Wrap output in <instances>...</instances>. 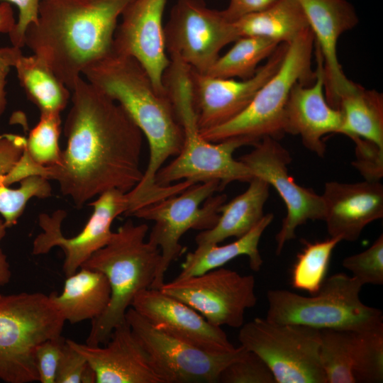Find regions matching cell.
Wrapping results in <instances>:
<instances>
[{"instance_id":"cell-1","label":"cell","mask_w":383,"mask_h":383,"mask_svg":"<svg viewBox=\"0 0 383 383\" xmlns=\"http://www.w3.org/2000/svg\"><path fill=\"white\" fill-rule=\"evenodd\" d=\"M70 99L66 148L44 177L79 209L111 189L129 192L143 177L141 131L118 103L82 77Z\"/></svg>"},{"instance_id":"cell-2","label":"cell","mask_w":383,"mask_h":383,"mask_svg":"<svg viewBox=\"0 0 383 383\" xmlns=\"http://www.w3.org/2000/svg\"><path fill=\"white\" fill-rule=\"evenodd\" d=\"M82 74L124 109L148 142L146 170L138 184L128 192L131 206L140 208L173 195L174 185L155 183L159 170L169 157L180 153L184 142L183 128L167 94L155 89L135 59L113 52L87 67Z\"/></svg>"},{"instance_id":"cell-3","label":"cell","mask_w":383,"mask_h":383,"mask_svg":"<svg viewBox=\"0 0 383 383\" xmlns=\"http://www.w3.org/2000/svg\"><path fill=\"white\" fill-rule=\"evenodd\" d=\"M132 0H41L26 45L70 91L84 70L113 52L118 21Z\"/></svg>"},{"instance_id":"cell-4","label":"cell","mask_w":383,"mask_h":383,"mask_svg":"<svg viewBox=\"0 0 383 383\" xmlns=\"http://www.w3.org/2000/svg\"><path fill=\"white\" fill-rule=\"evenodd\" d=\"M148 229L145 223L135 224L128 220L113 233L106 245L94 252L80 267L102 272L111 289L105 311L91 320L86 344H106L115 327L126 320V311L134 297L151 287L161 255L159 248L145 240Z\"/></svg>"},{"instance_id":"cell-5","label":"cell","mask_w":383,"mask_h":383,"mask_svg":"<svg viewBox=\"0 0 383 383\" xmlns=\"http://www.w3.org/2000/svg\"><path fill=\"white\" fill-rule=\"evenodd\" d=\"M362 284L353 276L337 273L326 278L318 292L302 296L286 289L267 292L266 319L318 330L362 331L383 326L382 311L363 304Z\"/></svg>"},{"instance_id":"cell-6","label":"cell","mask_w":383,"mask_h":383,"mask_svg":"<svg viewBox=\"0 0 383 383\" xmlns=\"http://www.w3.org/2000/svg\"><path fill=\"white\" fill-rule=\"evenodd\" d=\"M314 36L310 28L287 44L276 72L258 89L248 106L232 120L199 132L211 143L244 137L256 144L264 137L278 140L284 134L285 107L292 88L298 83L312 84L311 69Z\"/></svg>"},{"instance_id":"cell-7","label":"cell","mask_w":383,"mask_h":383,"mask_svg":"<svg viewBox=\"0 0 383 383\" xmlns=\"http://www.w3.org/2000/svg\"><path fill=\"white\" fill-rule=\"evenodd\" d=\"M65 322L49 295L0 294V379L6 383L38 381L36 348L61 335Z\"/></svg>"},{"instance_id":"cell-8","label":"cell","mask_w":383,"mask_h":383,"mask_svg":"<svg viewBox=\"0 0 383 383\" xmlns=\"http://www.w3.org/2000/svg\"><path fill=\"white\" fill-rule=\"evenodd\" d=\"M171 101L183 128L184 142L176 158L162 167L156 174L157 185L165 187L182 180L194 183L218 180L224 188L232 182H249L254 178L251 170L233 157L238 148L255 146L254 141L244 137L231 138L218 143L204 139L196 124L189 87L175 88L171 94Z\"/></svg>"},{"instance_id":"cell-9","label":"cell","mask_w":383,"mask_h":383,"mask_svg":"<svg viewBox=\"0 0 383 383\" xmlns=\"http://www.w3.org/2000/svg\"><path fill=\"white\" fill-rule=\"evenodd\" d=\"M223 189L218 180L196 183L178 194L141 207L131 215L155 222L148 241L159 248L161 259L150 288L160 289L165 283L167 270L182 254L183 248L179 242L186 232L190 229L208 230L216 224L219 208L227 196L213 194Z\"/></svg>"},{"instance_id":"cell-10","label":"cell","mask_w":383,"mask_h":383,"mask_svg":"<svg viewBox=\"0 0 383 383\" xmlns=\"http://www.w3.org/2000/svg\"><path fill=\"white\" fill-rule=\"evenodd\" d=\"M238 340L270 368L276 383H326L321 365V330L255 318L240 328Z\"/></svg>"},{"instance_id":"cell-11","label":"cell","mask_w":383,"mask_h":383,"mask_svg":"<svg viewBox=\"0 0 383 383\" xmlns=\"http://www.w3.org/2000/svg\"><path fill=\"white\" fill-rule=\"evenodd\" d=\"M126 320L147 352L160 383H215L223 370L246 353L243 346L213 354L154 327L131 306Z\"/></svg>"},{"instance_id":"cell-12","label":"cell","mask_w":383,"mask_h":383,"mask_svg":"<svg viewBox=\"0 0 383 383\" xmlns=\"http://www.w3.org/2000/svg\"><path fill=\"white\" fill-rule=\"evenodd\" d=\"M239 37L233 22L204 0H177L165 26L170 57H177L192 70L206 74L220 51Z\"/></svg>"},{"instance_id":"cell-13","label":"cell","mask_w":383,"mask_h":383,"mask_svg":"<svg viewBox=\"0 0 383 383\" xmlns=\"http://www.w3.org/2000/svg\"><path fill=\"white\" fill-rule=\"evenodd\" d=\"M255 279L223 267L164 283L160 289L185 303L212 325L239 328L257 303Z\"/></svg>"},{"instance_id":"cell-14","label":"cell","mask_w":383,"mask_h":383,"mask_svg":"<svg viewBox=\"0 0 383 383\" xmlns=\"http://www.w3.org/2000/svg\"><path fill=\"white\" fill-rule=\"evenodd\" d=\"M93 212L83 229L77 235L65 237L62 223L67 216L58 209L52 215L40 213L39 226L43 231L33 240L32 253H48L52 248H60L65 255L63 272L66 277L76 272L82 265L96 250L106 245L113 233V220L128 209L127 194L118 189L107 191L89 204Z\"/></svg>"},{"instance_id":"cell-15","label":"cell","mask_w":383,"mask_h":383,"mask_svg":"<svg viewBox=\"0 0 383 383\" xmlns=\"http://www.w3.org/2000/svg\"><path fill=\"white\" fill-rule=\"evenodd\" d=\"M254 147L239 160L251 170L254 177L272 185L287 207V215L275 237L276 254L279 255L285 243L296 237L299 226L309 220H324V202L321 195L297 184L291 177L288 172L291 155L277 139L264 137Z\"/></svg>"},{"instance_id":"cell-16","label":"cell","mask_w":383,"mask_h":383,"mask_svg":"<svg viewBox=\"0 0 383 383\" xmlns=\"http://www.w3.org/2000/svg\"><path fill=\"white\" fill-rule=\"evenodd\" d=\"M287 46L279 44L267 62L246 79L216 77L191 69L192 103L199 132L219 126L239 115L278 70Z\"/></svg>"},{"instance_id":"cell-17","label":"cell","mask_w":383,"mask_h":383,"mask_svg":"<svg viewBox=\"0 0 383 383\" xmlns=\"http://www.w3.org/2000/svg\"><path fill=\"white\" fill-rule=\"evenodd\" d=\"M166 1L132 0L121 16L113 43V52L135 59L162 94H167L163 78L170 63L162 23Z\"/></svg>"},{"instance_id":"cell-18","label":"cell","mask_w":383,"mask_h":383,"mask_svg":"<svg viewBox=\"0 0 383 383\" xmlns=\"http://www.w3.org/2000/svg\"><path fill=\"white\" fill-rule=\"evenodd\" d=\"M131 307L156 328L207 353L223 354L235 348L221 327L212 325L196 310L160 289L140 292Z\"/></svg>"},{"instance_id":"cell-19","label":"cell","mask_w":383,"mask_h":383,"mask_svg":"<svg viewBox=\"0 0 383 383\" xmlns=\"http://www.w3.org/2000/svg\"><path fill=\"white\" fill-rule=\"evenodd\" d=\"M316 79L311 84H296L291 90L285 107L284 132L299 135L305 148L320 157L326 153L323 137L340 133L342 114L326 100L323 57L314 43Z\"/></svg>"},{"instance_id":"cell-20","label":"cell","mask_w":383,"mask_h":383,"mask_svg":"<svg viewBox=\"0 0 383 383\" xmlns=\"http://www.w3.org/2000/svg\"><path fill=\"white\" fill-rule=\"evenodd\" d=\"M308 20L323 62L326 100L338 108L340 97L354 82L348 79L338 61L337 44L340 35L358 23L353 6L347 0H297Z\"/></svg>"},{"instance_id":"cell-21","label":"cell","mask_w":383,"mask_h":383,"mask_svg":"<svg viewBox=\"0 0 383 383\" xmlns=\"http://www.w3.org/2000/svg\"><path fill=\"white\" fill-rule=\"evenodd\" d=\"M66 340L84 356L96 373V383H160L126 320L115 327L105 346Z\"/></svg>"},{"instance_id":"cell-22","label":"cell","mask_w":383,"mask_h":383,"mask_svg":"<svg viewBox=\"0 0 383 383\" xmlns=\"http://www.w3.org/2000/svg\"><path fill=\"white\" fill-rule=\"evenodd\" d=\"M324 221L330 237L355 241L367 225L383 217V185L380 181L325 184L321 195Z\"/></svg>"},{"instance_id":"cell-23","label":"cell","mask_w":383,"mask_h":383,"mask_svg":"<svg viewBox=\"0 0 383 383\" xmlns=\"http://www.w3.org/2000/svg\"><path fill=\"white\" fill-rule=\"evenodd\" d=\"M49 297L65 321L72 324L93 320L107 307L111 289L101 272L80 267L66 277L62 292H53Z\"/></svg>"},{"instance_id":"cell-24","label":"cell","mask_w":383,"mask_h":383,"mask_svg":"<svg viewBox=\"0 0 383 383\" xmlns=\"http://www.w3.org/2000/svg\"><path fill=\"white\" fill-rule=\"evenodd\" d=\"M248 183L243 193L221 206L216 224L197 234L196 245L218 244L231 237L240 238L260 221L269 196L270 184L258 177Z\"/></svg>"},{"instance_id":"cell-25","label":"cell","mask_w":383,"mask_h":383,"mask_svg":"<svg viewBox=\"0 0 383 383\" xmlns=\"http://www.w3.org/2000/svg\"><path fill=\"white\" fill-rule=\"evenodd\" d=\"M273 218L272 213L264 215L250 231L231 243L224 245H197L193 252L186 255L181 271L176 278L196 276L223 267L228 262L241 255L247 256L250 269L258 272L263 263L258 249L259 242Z\"/></svg>"},{"instance_id":"cell-26","label":"cell","mask_w":383,"mask_h":383,"mask_svg":"<svg viewBox=\"0 0 383 383\" xmlns=\"http://www.w3.org/2000/svg\"><path fill=\"white\" fill-rule=\"evenodd\" d=\"M241 36H260L279 44H289L309 28L306 16L297 0H278L269 8L233 22Z\"/></svg>"},{"instance_id":"cell-27","label":"cell","mask_w":383,"mask_h":383,"mask_svg":"<svg viewBox=\"0 0 383 383\" xmlns=\"http://www.w3.org/2000/svg\"><path fill=\"white\" fill-rule=\"evenodd\" d=\"M340 134L371 141L383 149V96L354 82L339 99Z\"/></svg>"},{"instance_id":"cell-28","label":"cell","mask_w":383,"mask_h":383,"mask_svg":"<svg viewBox=\"0 0 383 383\" xmlns=\"http://www.w3.org/2000/svg\"><path fill=\"white\" fill-rule=\"evenodd\" d=\"M12 67L28 99L40 113H60L71 98V91L36 56H24L18 49Z\"/></svg>"},{"instance_id":"cell-29","label":"cell","mask_w":383,"mask_h":383,"mask_svg":"<svg viewBox=\"0 0 383 383\" xmlns=\"http://www.w3.org/2000/svg\"><path fill=\"white\" fill-rule=\"evenodd\" d=\"M223 55L219 56L206 73L221 78L252 77L259 64L270 57L279 46L276 41L260 36H241Z\"/></svg>"},{"instance_id":"cell-30","label":"cell","mask_w":383,"mask_h":383,"mask_svg":"<svg viewBox=\"0 0 383 383\" xmlns=\"http://www.w3.org/2000/svg\"><path fill=\"white\" fill-rule=\"evenodd\" d=\"M340 241L339 237H330L323 241L306 242L292 267L293 288L309 294L317 293L326 279L332 252Z\"/></svg>"},{"instance_id":"cell-31","label":"cell","mask_w":383,"mask_h":383,"mask_svg":"<svg viewBox=\"0 0 383 383\" xmlns=\"http://www.w3.org/2000/svg\"><path fill=\"white\" fill-rule=\"evenodd\" d=\"M319 358L326 383H355L353 373V331L321 330Z\"/></svg>"},{"instance_id":"cell-32","label":"cell","mask_w":383,"mask_h":383,"mask_svg":"<svg viewBox=\"0 0 383 383\" xmlns=\"http://www.w3.org/2000/svg\"><path fill=\"white\" fill-rule=\"evenodd\" d=\"M353 373L356 382H382L383 326L353 331Z\"/></svg>"},{"instance_id":"cell-33","label":"cell","mask_w":383,"mask_h":383,"mask_svg":"<svg viewBox=\"0 0 383 383\" xmlns=\"http://www.w3.org/2000/svg\"><path fill=\"white\" fill-rule=\"evenodd\" d=\"M60 125V113H40L38 123L26 138L24 150L37 165L49 167L59 162Z\"/></svg>"},{"instance_id":"cell-34","label":"cell","mask_w":383,"mask_h":383,"mask_svg":"<svg viewBox=\"0 0 383 383\" xmlns=\"http://www.w3.org/2000/svg\"><path fill=\"white\" fill-rule=\"evenodd\" d=\"M49 181L40 175H31L19 181L16 189L0 184V215L7 228L16 224L30 199H45L52 195Z\"/></svg>"},{"instance_id":"cell-35","label":"cell","mask_w":383,"mask_h":383,"mask_svg":"<svg viewBox=\"0 0 383 383\" xmlns=\"http://www.w3.org/2000/svg\"><path fill=\"white\" fill-rule=\"evenodd\" d=\"M343 266L362 285L383 284V234L365 250L350 255Z\"/></svg>"},{"instance_id":"cell-36","label":"cell","mask_w":383,"mask_h":383,"mask_svg":"<svg viewBox=\"0 0 383 383\" xmlns=\"http://www.w3.org/2000/svg\"><path fill=\"white\" fill-rule=\"evenodd\" d=\"M221 383H276L266 363L255 353L247 350L240 358L232 362L221 372Z\"/></svg>"},{"instance_id":"cell-37","label":"cell","mask_w":383,"mask_h":383,"mask_svg":"<svg viewBox=\"0 0 383 383\" xmlns=\"http://www.w3.org/2000/svg\"><path fill=\"white\" fill-rule=\"evenodd\" d=\"M355 144V160L352 165L367 181H379L383 176V149L357 136L350 138Z\"/></svg>"},{"instance_id":"cell-38","label":"cell","mask_w":383,"mask_h":383,"mask_svg":"<svg viewBox=\"0 0 383 383\" xmlns=\"http://www.w3.org/2000/svg\"><path fill=\"white\" fill-rule=\"evenodd\" d=\"M66 340L60 335L41 343L36 348L35 360L41 383H55L58 364Z\"/></svg>"},{"instance_id":"cell-39","label":"cell","mask_w":383,"mask_h":383,"mask_svg":"<svg viewBox=\"0 0 383 383\" xmlns=\"http://www.w3.org/2000/svg\"><path fill=\"white\" fill-rule=\"evenodd\" d=\"M87 365L84 356L66 340L58 364L55 383H80Z\"/></svg>"},{"instance_id":"cell-40","label":"cell","mask_w":383,"mask_h":383,"mask_svg":"<svg viewBox=\"0 0 383 383\" xmlns=\"http://www.w3.org/2000/svg\"><path fill=\"white\" fill-rule=\"evenodd\" d=\"M14 4L18 10V18L13 30L9 33L13 47H24V35L28 27L36 23L41 0H0Z\"/></svg>"},{"instance_id":"cell-41","label":"cell","mask_w":383,"mask_h":383,"mask_svg":"<svg viewBox=\"0 0 383 383\" xmlns=\"http://www.w3.org/2000/svg\"><path fill=\"white\" fill-rule=\"evenodd\" d=\"M278 0H230L226 9L222 10L224 17L231 22L249 14L263 11Z\"/></svg>"},{"instance_id":"cell-42","label":"cell","mask_w":383,"mask_h":383,"mask_svg":"<svg viewBox=\"0 0 383 383\" xmlns=\"http://www.w3.org/2000/svg\"><path fill=\"white\" fill-rule=\"evenodd\" d=\"M6 228L4 220L0 215V241L6 235ZM11 277V272L9 263L7 261L6 255L0 248V287L7 284L10 282Z\"/></svg>"},{"instance_id":"cell-43","label":"cell","mask_w":383,"mask_h":383,"mask_svg":"<svg viewBox=\"0 0 383 383\" xmlns=\"http://www.w3.org/2000/svg\"><path fill=\"white\" fill-rule=\"evenodd\" d=\"M11 4L6 2L0 4V33H9L16 24Z\"/></svg>"},{"instance_id":"cell-44","label":"cell","mask_w":383,"mask_h":383,"mask_svg":"<svg viewBox=\"0 0 383 383\" xmlns=\"http://www.w3.org/2000/svg\"><path fill=\"white\" fill-rule=\"evenodd\" d=\"M10 66L3 61H0V116L5 109L6 100V77L9 71Z\"/></svg>"},{"instance_id":"cell-45","label":"cell","mask_w":383,"mask_h":383,"mask_svg":"<svg viewBox=\"0 0 383 383\" xmlns=\"http://www.w3.org/2000/svg\"><path fill=\"white\" fill-rule=\"evenodd\" d=\"M96 380V373L88 363L81 379L82 383H95Z\"/></svg>"}]
</instances>
